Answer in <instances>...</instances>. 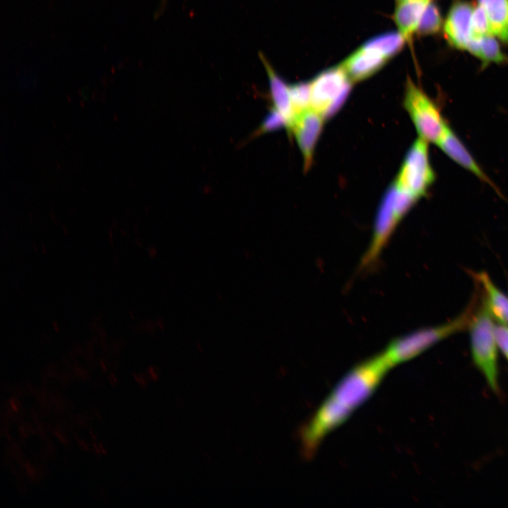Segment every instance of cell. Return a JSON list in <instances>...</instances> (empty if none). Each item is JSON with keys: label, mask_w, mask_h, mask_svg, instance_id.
I'll use <instances>...</instances> for the list:
<instances>
[{"label": "cell", "mask_w": 508, "mask_h": 508, "mask_svg": "<svg viewBox=\"0 0 508 508\" xmlns=\"http://www.w3.org/2000/svg\"><path fill=\"white\" fill-rule=\"evenodd\" d=\"M379 52L362 45L348 56L341 64L349 79L358 82L377 73L387 63Z\"/></svg>", "instance_id": "cell-10"}, {"label": "cell", "mask_w": 508, "mask_h": 508, "mask_svg": "<svg viewBox=\"0 0 508 508\" xmlns=\"http://www.w3.org/2000/svg\"><path fill=\"white\" fill-rule=\"evenodd\" d=\"M436 145L452 160L474 174L481 181L488 184L502 196L497 187L484 172L450 126Z\"/></svg>", "instance_id": "cell-9"}, {"label": "cell", "mask_w": 508, "mask_h": 508, "mask_svg": "<svg viewBox=\"0 0 508 508\" xmlns=\"http://www.w3.org/2000/svg\"><path fill=\"white\" fill-rule=\"evenodd\" d=\"M431 0H405L397 3L393 15L399 32L406 41H410L416 32L421 16Z\"/></svg>", "instance_id": "cell-12"}, {"label": "cell", "mask_w": 508, "mask_h": 508, "mask_svg": "<svg viewBox=\"0 0 508 508\" xmlns=\"http://www.w3.org/2000/svg\"><path fill=\"white\" fill-rule=\"evenodd\" d=\"M325 119L320 113L310 108L296 116L289 129L303 155L306 170L312 163L315 147Z\"/></svg>", "instance_id": "cell-7"}, {"label": "cell", "mask_w": 508, "mask_h": 508, "mask_svg": "<svg viewBox=\"0 0 508 508\" xmlns=\"http://www.w3.org/2000/svg\"><path fill=\"white\" fill-rule=\"evenodd\" d=\"M260 59L267 73L273 108L284 117L287 123V128L289 130L294 120L295 114L291 101L289 85L275 72L261 53Z\"/></svg>", "instance_id": "cell-11"}, {"label": "cell", "mask_w": 508, "mask_h": 508, "mask_svg": "<svg viewBox=\"0 0 508 508\" xmlns=\"http://www.w3.org/2000/svg\"><path fill=\"white\" fill-rule=\"evenodd\" d=\"M405 41L399 31L389 32L368 40L363 45L379 52L389 60L402 49Z\"/></svg>", "instance_id": "cell-16"}, {"label": "cell", "mask_w": 508, "mask_h": 508, "mask_svg": "<svg viewBox=\"0 0 508 508\" xmlns=\"http://www.w3.org/2000/svg\"><path fill=\"white\" fill-rule=\"evenodd\" d=\"M401 219L393 205V186L385 193L379 206L373 229L371 241L361 258V270L371 267L378 260Z\"/></svg>", "instance_id": "cell-6"}, {"label": "cell", "mask_w": 508, "mask_h": 508, "mask_svg": "<svg viewBox=\"0 0 508 508\" xmlns=\"http://www.w3.org/2000/svg\"><path fill=\"white\" fill-rule=\"evenodd\" d=\"M471 28L472 38H481L492 35L490 21L486 12L479 4L476 7H473L471 16Z\"/></svg>", "instance_id": "cell-19"}, {"label": "cell", "mask_w": 508, "mask_h": 508, "mask_svg": "<svg viewBox=\"0 0 508 508\" xmlns=\"http://www.w3.org/2000/svg\"><path fill=\"white\" fill-rule=\"evenodd\" d=\"M474 305L450 322L421 329L392 340L382 352L390 366L411 360L440 341L468 327Z\"/></svg>", "instance_id": "cell-1"}, {"label": "cell", "mask_w": 508, "mask_h": 508, "mask_svg": "<svg viewBox=\"0 0 508 508\" xmlns=\"http://www.w3.org/2000/svg\"><path fill=\"white\" fill-rule=\"evenodd\" d=\"M486 12L492 34L508 43V0H478Z\"/></svg>", "instance_id": "cell-14"}, {"label": "cell", "mask_w": 508, "mask_h": 508, "mask_svg": "<svg viewBox=\"0 0 508 508\" xmlns=\"http://www.w3.org/2000/svg\"><path fill=\"white\" fill-rule=\"evenodd\" d=\"M475 277L484 294L483 298L493 318L501 324L508 325V296L500 290L485 272Z\"/></svg>", "instance_id": "cell-13"}, {"label": "cell", "mask_w": 508, "mask_h": 508, "mask_svg": "<svg viewBox=\"0 0 508 508\" xmlns=\"http://www.w3.org/2000/svg\"><path fill=\"white\" fill-rule=\"evenodd\" d=\"M404 106L418 137L437 144L449 126L435 102L410 78L406 80Z\"/></svg>", "instance_id": "cell-3"}, {"label": "cell", "mask_w": 508, "mask_h": 508, "mask_svg": "<svg viewBox=\"0 0 508 508\" xmlns=\"http://www.w3.org/2000/svg\"><path fill=\"white\" fill-rule=\"evenodd\" d=\"M405 1V0H396L397 3L401 2V1Z\"/></svg>", "instance_id": "cell-22"}, {"label": "cell", "mask_w": 508, "mask_h": 508, "mask_svg": "<svg viewBox=\"0 0 508 508\" xmlns=\"http://www.w3.org/2000/svg\"><path fill=\"white\" fill-rule=\"evenodd\" d=\"M474 308L468 329L471 351L476 365L484 375L490 387L498 391L497 345L494 334L493 317L483 298Z\"/></svg>", "instance_id": "cell-2"}, {"label": "cell", "mask_w": 508, "mask_h": 508, "mask_svg": "<svg viewBox=\"0 0 508 508\" xmlns=\"http://www.w3.org/2000/svg\"><path fill=\"white\" fill-rule=\"evenodd\" d=\"M428 143L419 137L413 142L394 183L417 200L426 195L435 179L430 162Z\"/></svg>", "instance_id": "cell-4"}, {"label": "cell", "mask_w": 508, "mask_h": 508, "mask_svg": "<svg viewBox=\"0 0 508 508\" xmlns=\"http://www.w3.org/2000/svg\"><path fill=\"white\" fill-rule=\"evenodd\" d=\"M466 51L480 59L484 66L490 63L508 62V57L502 52L497 40L492 35L472 38Z\"/></svg>", "instance_id": "cell-15"}, {"label": "cell", "mask_w": 508, "mask_h": 508, "mask_svg": "<svg viewBox=\"0 0 508 508\" xmlns=\"http://www.w3.org/2000/svg\"><path fill=\"white\" fill-rule=\"evenodd\" d=\"M310 84V107L326 118L343 103L352 82L339 65L322 71Z\"/></svg>", "instance_id": "cell-5"}, {"label": "cell", "mask_w": 508, "mask_h": 508, "mask_svg": "<svg viewBox=\"0 0 508 508\" xmlns=\"http://www.w3.org/2000/svg\"><path fill=\"white\" fill-rule=\"evenodd\" d=\"M442 23L437 6L430 1L421 16L416 32L421 35L435 34L440 30Z\"/></svg>", "instance_id": "cell-17"}, {"label": "cell", "mask_w": 508, "mask_h": 508, "mask_svg": "<svg viewBox=\"0 0 508 508\" xmlns=\"http://www.w3.org/2000/svg\"><path fill=\"white\" fill-rule=\"evenodd\" d=\"M473 7L466 1H459L451 7L444 23L446 40L454 47L466 50L472 39L471 21Z\"/></svg>", "instance_id": "cell-8"}, {"label": "cell", "mask_w": 508, "mask_h": 508, "mask_svg": "<svg viewBox=\"0 0 508 508\" xmlns=\"http://www.w3.org/2000/svg\"><path fill=\"white\" fill-rule=\"evenodd\" d=\"M494 334L497 346L508 360V325H495Z\"/></svg>", "instance_id": "cell-21"}, {"label": "cell", "mask_w": 508, "mask_h": 508, "mask_svg": "<svg viewBox=\"0 0 508 508\" xmlns=\"http://www.w3.org/2000/svg\"><path fill=\"white\" fill-rule=\"evenodd\" d=\"M282 126L287 128L286 121L279 111L272 108L271 112L266 117L258 132L259 133H265L269 131L277 129Z\"/></svg>", "instance_id": "cell-20"}, {"label": "cell", "mask_w": 508, "mask_h": 508, "mask_svg": "<svg viewBox=\"0 0 508 508\" xmlns=\"http://www.w3.org/2000/svg\"><path fill=\"white\" fill-rule=\"evenodd\" d=\"M289 94L295 117L311 108L310 83H298L289 85Z\"/></svg>", "instance_id": "cell-18"}]
</instances>
